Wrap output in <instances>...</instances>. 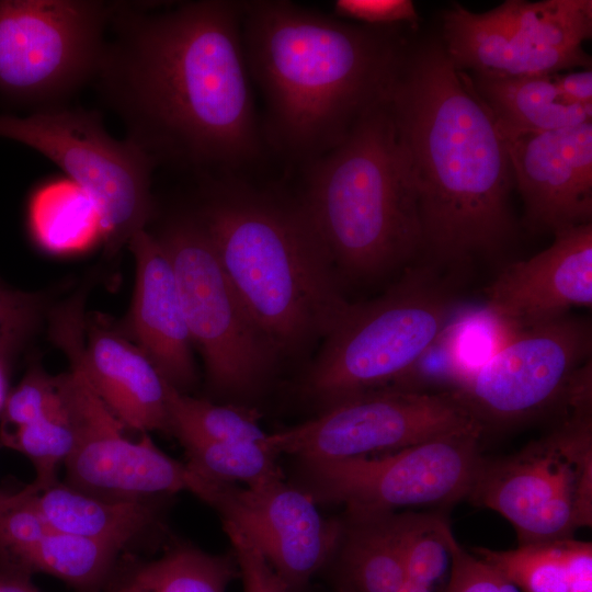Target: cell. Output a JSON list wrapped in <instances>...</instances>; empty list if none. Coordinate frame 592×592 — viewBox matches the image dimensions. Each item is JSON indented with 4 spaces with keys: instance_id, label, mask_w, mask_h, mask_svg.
Here are the masks:
<instances>
[{
    "instance_id": "23",
    "label": "cell",
    "mask_w": 592,
    "mask_h": 592,
    "mask_svg": "<svg viewBox=\"0 0 592 592\" xmlns=\"http://www.w3.org/2000/svg\"><path fill=\"white\" fill-rule=\"evenodd\" d=\"M335 557L339 587L397 592L406 579L402 513L346 514Z\"/></svg>"
},
{
    "instance_id": "42",
    "label": "cell",
    "mask_w": 592,
    "mask_h": 592,
    "mask_svg": "<svg viewBox=\"0 0 592 592\" xmlns=\"http://www.w3.org/2000/svg\"><path fill=\"white\" fill-rule=\"evenodd\" d=\"M8 365L0 360V413L3 409L8 392Z\"/></svg>"
},
{
    "instance_id": "39",
    "label": "cell",
    "mask_w": 592,
    "mask_h": 592,
    "mask_svg": "<svg viewBox=\"0 0 592 592\" xmlns=\"http://www.w3.org/2000/svg\"><path fill=\"white\" fill-rule=\"evenodd\" d=\"M555 82L559 92L569 101L584 106H592V71L555 73Z\"/></svg>"
},
{
    "instance_id": "32",
    "label": "cell",
    "mask_w": 592,
    "mask_h": 592,
    "mask_svg": "<svg viewBox=\"0 0 592 592\" xmlns=\"http://www.w3.org/2000/svg\"><path fill=\"white\" fill-rule=\"evenodd\" d=\"M71 407L68 374L50 376L34 366L7 396L1 411L0 433L46 415L67 412Z\"/></svg>"
},
{
    "instance_id": "40",
    "label": "cell",
    "mask_w": 592,
    "mask_h": 592,
    "mask_svg": "<svg viewBox=\"0 0 592 592\" xmlns=\"http://www.w3.org/2000/svg\"><path fill=\"white\" fill-rule=\"evenodd\" d=\"M0 592H38L30 577L0 572Z\"/></svg>"
},
{
    "instance_id": "25",
    "label": "cell",
    "mask_w": 592,
    "mask_h": 592,
    "mask_svg": "<svg viewBox=\"0 0 592 592\" xmlns=\"http://www.w3.org/2000/svg\"><path fill=\"white\" fill-rule=\"evenodd\" d=\"M237 574L234 554L213 555L177 545L152 560L117 563L98 592H226Z\"/></svg>"
},
{
    "instance_id": "43",
    "label": "cell",
    "mask_w": 592,
    "mask_h": 592,
    "mask_svg": "<svg viewBox=\"0 0 592 592\" xmlns=\"http://www.w3.org/2000/svg\"><path fill=\"white\" fill-rule=\"evenodd\" d=\"M337 590H338V592H351L348 589H345L343 587H339V585L337 587Z\"/></svg>"
},
{
    "instance_id": "15",
    "label": "cell",
    "mask_w": 592,
    "mask_h": 592,
    "mask_svg": "<svg viewBox=\"0 0 592 592\" xmlns=\"http://www.w3.org/2000/svg\"><path fill=\"white\" fill-rule=\"evenodd\" d=\"M195 496L260 551L291 592L304 590L339 548L343 519L323 516L309 493L284 478L248 487L200 475Z\"/></svg>"
},
{
    "instance_id": "35",
    "label": "cell",
    "mask_w": 592,
    "mask_h": 592,
    "mask_svg": "<svg viewBox=\"0 0 592 592\" xmlns=\"http://www.w3.org/2000/svg\"><path fill=\"white\" fill-rule=\"evenodd\" d=\"M452 556L445 592H521L491 566L464 550L456 539L452 546Z\"/></svg>"
},
{
    "instance_id": "37",
    "label": "cell",
    "mask_w": 592,
    "mask_h": 592,
    "mask_svg": "<svg viewBox=\"0 0 592 592\" xmlns=\"http://www.w3.org/2000/svg\"><path fill=\"white\" fill-rule=\"evenodd\" d=\"M333 12L338 19L378 29L405 22L414 23L418 19L415 7L410 0H337L333 2Z\"/></svg>"
},
{
    "instance_id": "36",
    "label": "cell",
    "mask_w": 592,
    "mask_h": 592,
    "mask_svg": "<svg viewBox=\"0 0 592 592\" xmlns=\"http://www.w3.org/2000/svg\"><path fill=\"white\" fill-rule=\"evenodd\" d=\"M244 592H291L260 551L232 525L223 523Z\"/></svg>"
},
{
    "instance_id": "10",
    "label": "cell",
    "mask_w": 592,
    "mask_h": 592,
    "mask_svg": "<svg viewBox=\"0 0 592 592\" xmlns=\"http://www.w3.org/2000/svg\"><path fill=\"white\" fill-rule=\"evenodd\" d=\"M114 2L0 0V95L35 110L92 83Z\"/></svg>"
},
{
    "instance_id": "18",
    "label": "cell",
    "mask_w": 592,
    "mask_h": 592,
    "mask_svg": "<svg viewBox=\"0 0 592 592\" xmlns=\"http://www.w3.org/2000/svg\"><path fill=\"white\" fill-rule=\"evenodd\" d=\"M504 140L530 227L555 234L591 224V121Z\"/></svg>"
},
{
    "instance_id": "33",
    "label": "cell",
    "mask_w": 592,
    "mask_h": 592,
    "mask_svg": "<svg viewBox=\"0 0 592 592\" xmlns=\"http://www.w3.org/2000/svg\"><path fill=\"white\" fill-rule=\"evenodd\" d=\"M36 492L31 483L13 493L0 491V572L10 571L30 546L52 531L37 509Z\"/></svg>"
},
{
    "instance_id": "16",
    "label": "cell",
    "mask_w": 592,
    "mask_h": 592,
    "mask_svg": "<svg viewBox=\"0 0 592 592\" xmlns=\"http://www.w3.org/2000/svg\"><path fill=\"white\" fill-rule=\"evenodd\" d=\"M70 364L78 440L65 463L67 485L113 501L193 493L197 475L159 449L146 433L137 442L127 439L124 424L95 394L80 366Z\"/></svg>"
},
{
    "instance_id": "17",
    "label": "cell",
    "mask_w": 592,
    "mask_h": 592,
    "mask_svg": "<svg viewBox=\"0 0 592 592\" xmlns=\"http://www.w3.org/2000/svg\"><path fill=\"white\" fill-rule=\"evenodd\" d=\"M82 298L72 297L54 311L52 338L125 428L170 433L168 382L140 348L102 316L84 319Z\"/></svg>"
},
{
    "instance_id": "24",
    "label": "cell",
    "mask_w": 592,
    "mask_h": 592,
    "mask_svg": "<svg viewBox=\"0 0 592 592\" xmlns=\"http://www.w3.org/2000/svg\"><path fill=\"white\" fill-rule=\"evenodd\" d=\"M26 219L32 240L48 253L77 254L103 242L95 203L67 177L43 181L32 191Z\"/></svg>"
},
{
    "instance_id": "13",
    "label": "cell",
    "mask_w": 592,
    "mask_h": 592,
    "mask_svg": "<svg viewBox=\"0 0 592 592\" xmlns=\"http://www.w3.org/2000/svg\"><path fill=\"white\" fill-rule=\"evenodd\" d=\"M483 425L455 392L384 387L329 407L301 424L267 434L265 446L301 462H328L401 449Z\"/></svg>"
},
{
    "instance_id": "31",
    "label": "cell",
    "mask_w": 592,
    "mask_h": 592,
    "mask_svg": "<svg viewBox=\"0 0 592 592\" xmlns=\"http://www.w3.org/2000/svg\"><path fill=\"white\" fill-rule=\"evenodd\" d=\"M476 554L523 592H569L561 539Z\"/></svg>"
},
{
    "instance_id": "6",
    "label": "cell",
    "mask_w": 592,
    "mask_h": 592,
    "mask_svg": "<svg viewBox=\"0 0 592 592\" xmlns=\"http://www.w3.org/2000/svg\"><path fill=\"white\" fill-rule=\"evenodd\" d=\"M430 269L406 274L372 301L350 305L307 372V397L327 408L394 386L412 371L446 330L455 308Z\"/></svg>"
},
{
    "instance_id": "27",
    "label": "cell",
    "mask_w": 592,
    "mask_h": 592,
    "mask_svg": "<svg viewBox=\"0 0 592 592\" xmlns=\"http://www.w3.org/2000/svg\"><path fill=\"white\" fill-rule=\"evenodd\" d=\"M175 436L185 451L189 468L205 478L248 487L284 478L278 455L264 445L191 434Z\"/></svg>"
},
{
    "instance_id": "3",
    "label": "cell",
    "mask_w": 592,
    "mask_h": 592,
    "mask_svg": "<svg viewBox=\"0 0 592 592\" xmlns=\"http://www.w3.org/2000/svg\"><path fill=\"white\" fill-rule=\"evenodd\" d=\"M249 72L266 104L267 140L310 162L339 146L380 102L406 43L286 0L242 1Z\"/></svg>"
},
{
    "instance_id": "41",
    "label": "cell",
    "mask_w": 592,
    "mask_h": 592,
    "mask_svg": "<svg viewBox=\"0 0 592 592\" xmlns=\"http://www.w3.org/2000/svg\"><path fill=\"white\" fill-rule=\"evenodd\" d=\"M397 592H445V591L426 585V584H422L419 582L405 580L402 585L399 588Z\"/></svg>"
},
{
    "instance_id": "20",
    "label": "cell",
    "mask_w": 592,
    "mask_h": 592,
    "mask_svg": "<svg viewBox=\"0 0 592 592\" xmlns=\"http://www.w3.org/2000/svg\"><path fill=\"white\" fill-rule=\"evenodd\" d=\"M128 247L136 262V280L124 334L183 392L195 383L196 372L172 265L147 229L138 230Z\"/></svg>"
},
{
    "instance_id": "2",
    "label": "cell",
    "mask_w": 592,
    "mask_h": 592,
    "mask_svg": "<svg viewBox=\"0 0 592 592\" xmlns=\"http://www.w3.org/2000/svg\"><path fill=\"white\" fill-rule=\"evenodd\" d=\"M386 100L433 266L498 253L513 232L514 184L492 114L442 42L403 47Z\"/></svg>"
},
{
    "instance_id": "7",
    "label": "cell",
    "mask_w": 592,
    "mask_h": 592,
    "mask_svg": "<svg viewBox=\"0 0 592 592\" xmlns=\"http://www.w3.org/2000/svg\"><path fill=\"white\" fill-rule=\"evenodd\" d=\"M569 402L570 417L550 434L516 455L483 460L468 496L510 521L520 545L570 538L591 525V392Z\"/></svg>"
},
{
    "instance_id": "8",
    "label": "cell",
    "mask_w": 592,
    "mask_h": 592,
    "mask_svg": "<svg viewBox=\"0 0 592 592\" xmlns=\"http://www.w3.org/2000/svg\"><path fill=\"white\" fill-rule=\"evenodd\" d=\"M0 137L38 151L95 203L107 255L146 229L156 214L152 161L130 141L111 137L98 112L66 105L0 114Z\"/></svg>"
},
{
    "instance_id": "5",
    "label": "cell",
    "mask_w": 592,
    "mask_h": 592,
    "mask_svg": "<svg viewBox=\"0 0 592 592\" xmlns=\"http://www.w3.org/2000/svg\"><path fill=\"white\" fill-rule=\"evenodd\" d=\"M300 201L338 275L374 280L421 253L417 196L386 95L339 146L308 162Z\"/></svg>"
},
{
    "instance_id": "1",
    "label": "cell",
    "mask_w": 592,
    "mask_h": 592,
    "mask_svg": "<svg viewBox=\"0 0 592 592\" xmlns=\"http://www.w3.org/2000/svg\"><path fill=\"white\" fill-rule=\"evenodd\" d=\"M242 1H115L94 83L153 163L206 173L262 151Z\"/></svg>"
},
{
    "instance_id": "9",
    "label": "cell",
    "mask_w": 592,
    "mask_h": 592,
    "mask_svg": "<svg viewBox=\"0 0 592 592\" xmlns=\"http://www.w3.org/2000/svg\"><path fill=\"white\" fill-rule=\"evenodd\" d=\"M172 265L185 322L204 358L210 387L244 395L263 382L278 354L254 325L193 212L153 235Z\"/></svg>"
},
{
    "instance_id": "29",
    "label": "cell",
    "mask_w": 592,
    "mask_h": 592,
    "mask_svg": "<svg viewBox=\"0 0 592 592\" xmlns=\"http://www.w3.org/2000/svg\"><path fill=\"white\" fill-rule=\"evenodd\" d=\"M70 388V385H69ZM67 412L46 415L12 431L0 433V446L15 449L34 465L32 482L38 491L57 482V471L76 447L78 425L70 391Z\"/></svg>"
},
{
    "instance_id": "38",
    "label": "cell",
    "mask_w": 592,
    "mask_h": 592,
    "mask_svg": "<svg viewBox=\"0 0 592 592\" xmlns=\"http://www.w3.org/2000/svg\"><path fill=\"white\" fill-rule=\"evenodd\" d=\"M569 592H592V545L561 539Z\"/></svg>"
},
{
    "instance_id": "22",
    "label": "cell",
    "mask_w": 592,
    "mask_h": 592,
    "mask_svg": "<svg viewBox=\"0 0 592 592\" xmlns=\"http://www.w3.org/2000/svg\"><path fill=\"white\" fill-rule=\"evenodd\" d=\"M470 82L503 138L591 121L592 106L567 100L556 86L555 73L515 78L474 75Z\"/></svg>"
},
{
    "instance_id": "26",
    "label": "cell",
    "mask_w": 592,
    "mask_h": 592,
    "mask_svg": "<svg viewBox=\"0 0 592 592\" xmlns=\"http://www.w3.org/2000/svg\"><path fill=\"white\" fill-rule=\"evenodd\" d=\"M121 549L107 543L49 531L30 546L8 573L54 576L78 592H98L114 572Z\"/></svg>"
},
{
    "instance_id": "30",
    "label": "cell",
    "mask_w": 592,
    "mask_h": 592,
    "mask_svg": "<svg viewBox=\"0 0 592 592\" xmlns=\"http://www.w3.org/2000/svg\"><path fill=\"white\" fill-rule=\"evenodd\" d=\"M406 579L446 590L456 539L439 514L402 513Z\"/></svg>"
},
{
    "instance_id": "12",
    "label": "cell",
    "mask_w": 592,
    "mask_h": 592,
    "mask_svg": "<svg viewBox=\"0 0 592 592\" xmlns=\"http://www.w3.org/2000/svg\"><path fill=\"white\" fill-rule=\"evenodd\" d=\"M443 46L458 69L492 78L591 68V0H506L476 13L454 3L443 14Z\"/></svg>"
},
{
    "instance_id": "11",
    "label": "cell",
    "mask_w": 592,
    "mask_h": 592,
    "mask_svg": "<svg viewBox=\"0 0 592 592\" xmlns=\"http://www.w3.org/2000/svg\"><path fill=\"white\" fill-rule=\"evenodd\" d=\"M474 428L394 452L328 462H301L315 502L343 504L349 515L444 505L468 497L483 462Z\"/></svg>"
},
{
    "instance_id": "28",
    "label": "cell",
    "mask_w": 592,
    "mask_h": 592,
    "mask_svg": "<svg viewBox=\"0 0 592 592\" xmlns=\"http://www.w3.org/2000/svg\"><path fill=\"white\" fill-rule=\"evenodd\" d=\"M170 434H191L213 441L255 443L265 446L267 433L252 409L220 406L185 395L167 383ZM266 447V446H265Z\"/></svg>"
},
{
    "instance_id": "14",
    "label": "cell",
    "mask_w": 592,
    "mask_h": 592,
    "mask_svg": "<svg viewBox=\"0 0 592 592\" xmlns=\"http://www.w3.org/2000/svg\"><path fill=\"white\" fill-rule=\"evenodd\" d=\"M591 350L590 321L565 316L515 333L454 392L482 425L517 421L566 398Z\"/></svg>"
},
{
    "instance_id": "34",
    "label": "cell",
    "mask_w": 592,
    "mask_h": 592,
    "mask_svg": "<svg viewBox=\"0 0 592 592\" xmlns=\"http://www.w3.org/2000/svg\"><path fill=\"white\" fill-rule=\"evenodd\" d=\"M44 298L0 282V360L8 366L37 330Z\"/></svg>"
},
{
    "instance_id": "21",
    "label": "cell",
    "mask_w": 592,
    "mask_h": 592,
    "mask_svg": "<svg viewBox=\"0 0 592 592\" xmlns=\"http://www.w3.org/2000/svg\"><path fill=\"white\" fill-rule=\"evenodd\" d=\"M35 502L52 530L98 539L121 550L153 531L159 522L152 500H106L58 481L37 490Z\"/></svg>"
},
{
    "instance_id": "19",
    "label": "cell",
    "mask_w": 592,
    "mask_h": 592,
    "mask_svg": "<svg viewBox=\"0 0 592 592\" xmlns=\"http://www.w3.org/2000/svg\"><path fill=\"white\" fill-rule=\"evenodd\" d=\"M554 242L506 265L485 289L486 314L514 334L592 305V225L554 234Z\"/></svg>"
},
{
    "instance_id": "4",
    "label": "cell",
    "mask_w": 592,
    "mask_h": 592,
    "mask_svg": "<svg viewBox=\"0 0 592 592\" xmlns=\"http://www.w3.org/2000/svg\"><path fill=\"white\" fill-rule=\"evenodd\" d=\"M195 215L248 315L280 353L326 338L350 307L300 200L212 181Z\"/></svg>"
}]
</instances>
